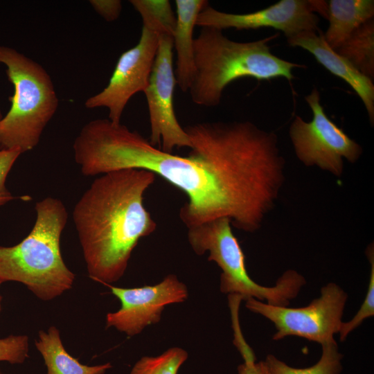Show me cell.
I'll return each instance as SVG.
<instances>
[{
	"label": "cell",
	"instance_id": "8992f818",
	"mask_svg": "<svg viewBox=\"0 0 374 374\" xmlns=\"http://www.w3.org/2000/svg\"><path fill=\"white\" fill-rule=\"evenodd\" d=\"M347 298L343 289L330 283L321 287L319 297L305 307L274 306L254 299L247 300L245 305L274 324L272 339L297 336L323 346L337 343L334 335L339 333L343 322Z\"/></svg>",
	"mask_w": 374,
	"mask_h": 374
},
{
	"label": "cell",
	"instance_id": "603a6c76",
	"mask_svg": "<svg viewBox=\"0 0 374 374\" xmlns=\"http://www.w3.org/2000/svg\"><path fill=\"white\" fill-rule=\"evenodd\" d=\"M94 10L107 21L116 20L122 10V2L119 0H90Z\"/></svg>",
	"mask_w": 374,
	"mask_h": 374
},
{
	"label": "cell",
	"instance_id": "7402d4cb",
	"mask_svg": "<svg viewBox=\"0 0 374 374\" xmlns=\"http://www.w3.org/2000/svg\"><path fill=\"white\" fill-rule=\"evenodd\" d=\"M21 154L18 149L0 150V206L4 205L15 198L8 190L6 181L14 163Z\"/></svg>",
	"mask_w": 374,
	"mask_h": 374
},
{
	"label": "cell",
	"instance_id": "e0dca14e",
	"mask_svg": "<svg viewBox=\"0 0 374 374\" xmlns=\"http://www.w3.org/2000/svg\"><path fill=\"white\" fill-rule=\"evenodd\" d=\"M319 361L303 368L292 367L273 355H267L263 361L268 374H340L343 355L339 352L337 343L323 345Z\"/></svg>",
	"mask_w": 374,
	"mask_h": 374
},
{
	"label": "cell",
	"instance_id": "30bf717a",
	"mask_svg": "<svg viewBox=\"0 0 374 374\" xmlns=\"http://www.w3.org/2000/svg\"><path fill=\"white\" fill-rule=\"evenodd\" d=\"M121 302V308L106 316V327H113L129 337L160 321L165 307L184 302L188 296L186 285L176 275L169 274L154 285L124 288L105 285Z\"/></svg>",
	"mask_w": 374,
	"mask_h": 374
},
{
	"label": "cell",
	"instance_id": "7a4b0ae2",
	"mask_svg": "<svg viewBox=\"0 0 374 374\" xmlns=\"http://www.w3.org/2000/svg\"><path fill=\"white\" fill-rule=\"evenodd\" d=\"M277 35L257 41L239 42L222 30L202 27L194 39L195 74L188 90L194 103L218 105L225 87L241 78L260 80L276 78L293 79L292 69L303 66L274 55L268 45Z\"/></svg>",
	"mask_w": 374,
	"mask_h": 374
},
{
	"label": "cell",
	"instance_id": "d6986e66",
	"mask_svg": "<svg viewBox=\"0 0 374 374\" xmlns=\"http://www.w3.org/2000/svg\"><path fill=\"white\" fill-rule=\"evenodd\" d=\"M188 357L184 349L170 348L159 355L141 357L134 364L130 374H177Z\"/></svg>",
	"mask_w": 374,
	"mask_h": 374
},
{
	"label": "cell",
	"instance_id": "ba28073f",
	"mask_svg": "<svg viewBox=\"0 0 374 374\" xmlns=\"http://www.w3.org/2000/svg\"><path fill=\"white\" fill-rule=\"evenodd\" d=\"M173 37L159 35L158 48L145 95L150 123V143H162L161 150L172 153L175 148H190L184 128L179 123L174 110L173 93L176 80L173 69Z\"/></svg>",
	"mask_w": 374,
	"mask_h": 374
},
{
	"label": "cell",
	"instance_id": "ac0fdd59",
	"mask_svg": "<svg viewBox=\"0 0 374 374\" xmlns=\"http://www.w3.org/2000/svg\"><path fill=\"white\" fill-rule=\"evenodd\" d=\"M130 3L139 13L143 26L156 32L158 35L173 37L176 15L168 0H130Z\"/></svg>",
	"mask_w": 374,
	"mask_h": 374
},
{
	"label": "cell",
	"instance_id": "5bb4252c",
	"mask_svg": "<svg viewBox=\"0 0 374 374\" xmlns=\"http://www.w3.org/2000/svg\"><path fill=\"white\" fill-rule=\"evenodd\" d=\"M373 0H330L328 1L329 26L323 35L335 51L362 24L373 19Z\"/></svg>",
	"mask_w": 374,
	"mask_h": 374
},
{
	"label": "cell",
	"instance_id": "44dd1931",
	"mask_svg": "<svg viewBox=\"0 0 374 374\" xmlns=\"http://www.w3.org/2000/svg\"><path fill=\"white\" fill-rule=\"evenodd\" d=\"M28 337L9 335L0 339V362L11 364H23L28 357Z\"/></svg>",
	"mask_w": 374,
	"mask_h": 374
},
{
	"label": "cell",
	"instance_id": "5b68a950",
	"mask_svg": "<svg viewBox=\"0 0 374 374\" xmlns=\"http://www.w3.org/2000/svg\"><path fill=\"white\" fill-rule=\"evenodd\" d=\"M188 242L199 256L209 253L222 270L220 291L241 299L266 301L274 306L288 307L305 284V278L294 270L286 271L273 287L262 286L247 273L242 249L231 230V220L217 218L188 229Z\"/></svg>",
	"mask_w": 374,
	"mask_h": 374
},
{
	"label": "cell",
	"instance_id": "ffe728a7",
	"mask_svg": "<svg viewBox=\"0 0 374 374\" xmlns=\"http://www.w3.org/2000/svg\"><path fill=\"white\" fill-rule=\"evenodd\" d=\"M366 253L371 263V274L367 293L360 308L353 318L349 321L342 322L339 332L341 341H344L347 336L359 326L366 319L374 315V252L373 244L367 247Z\"/></svg>",
	"mask_w": 374,
	"mask_h": 374
},
{
	"label": "cell",
	"instance_id": "6da1fadb",
	"mask_svg": "<svg viewBox=\"0 0 374 374\" xmlns=\"http://www.w3.org/2000/svg\"><path fill=\"white\" fill-rule=\"evenodd\" d=\"M156 175L123 169L99 175L75 204L73 220L89 276L103 285L124 275L139 241L157 229L143 204Z\"/></svg>",
	"mask_w": 374,
	"mask_h": 374
},
{
	"label": "cell",
	"instance_id": "2e32d148",
	"mask_svg": "<svg viewBox=\"0 0 374 374\" xmlns=\"http://www.w3.org/2000/svg\"><path fill=\"white\" fill-rule=\"evenodd\" d=\"M360 73L374 78V20L369 19L357 28L336 50Z\"/></svg>",
	"mask_w": 374,
	"mask_h": 374
},
{
	"label": "cell",
	"instance_id": "7c38bea8",
	"mask_svg": "<svg viewBox=\"0 0 374 374\" xmlns=\"http://www.w3.org/2000/svg\"><path fill=\"white\" fill-rule=\"evenodd\" d=\"M291 46L301 47L332 74L346 82L357 93L366 109L371 125L374 122V84L373 80L360 73L348 60L333 50L323 34L316 31L301 32L287 39Z\"/></svg>",
	"mask_w": 374,
	"mask_h": 374
},
{
	"label": "cell",
	"instance_id": "3957f363",
	"mask_svg": "<svg viewBox=\"0 0 374 374\" xmlns=\"http://www.w3.org/2000/svg\"><path fill=\"white\" fill-rule=\"evenodd\" d=\"M35 208L29 234L14 246H0V280L21 283L39 299L51 301L70 290L75 278L60 251L68 213L63 202L52 197L37 202Z\"/></svg>",
	"mask_w": 374,
	"mask_h": 374
},
{
	"label": "cell",
	"instance_id": "484cf974",
	"mask_svg": "<svg viewBox=\"0 0 374 374\" xmlns=\"http://www.w3.org/2000/svg\"><path fill=\"white\" fill-rule=\"evenodd\" d=\"M2 118H3V116H2L1 112V110H0V121H1V120L2 119Z\"/></svg>",
	"mask_w": 374,
	"mask_h": 374
},
{
	"label": "cell",
	"instance_id": "4fadbf2b",
	"mask_svg": "<svg viewBox=\"0 0 374 374\" xmlns=\"http://www.w3.org/2000/svg\"><path fill=\"white\" fill-rule=\"evenodd\" d=\"M208 4L205 0H176V26L173 47L177 54L175 76L183 92L189 90L195 74L193 30L201 10Z\"/></svg>",
	"mask_w": 374,
	"mask_h": 374
},
{
	"label": "cell",
	"instance_id": "52a82bcc",
	"mask_svg": "<svg viewBox=\"0 0 374 374\" xmlns=\"http://www.w3.org/2000/svg\"><path fill=\"white\" fill-rule=\"evenodd\" d=\"M305 100L313 118L310 122H305L296 116L290 125L289 133L296 154L305 166H317L340 176L344 169L343 158L355 163L362 149L328 117L317 88Z\"/></svg>",
	"mask_w": 374,
	"mask_h": 374
},
{
	"label": "cell",
	"instance_id": "277c9868",
	"mask_svg": "<svg viewBox=\"0 0 374 374\" xmlns=\"http://www.w3.org/2000/svg\"><path fill=\"white\" fill-rule=\"evenodd\" d=\"M0 64L6 66L14 87L11 106L0 121V150H33L56 112L59 99L45 69L17 50L0 46Z\"/></svg>",
	"mask_w": 374,
	"mask_h": 374
},
{
	"label": "cell",
	"instance_id": "d4e9b609",
	"mask_svg": "<svg viewBox=\"0 0 374 374\" xmlns=\"http://www.w3.org/2000/svg\"><path fill=\"white\" fill-rule=\"evenodd\" d=\"M2 282L0 280V287H1V285ZM1 301H2V296L0 293V312L1 310Z\"/></svg>",
	"mask_w": 374,
	"mask_h": 374
},
{
	"label": "cell",
	"instance_id": "4316f807",
	"mask_svg": "<svg viewBox=\"0 0 374 374\" xmlns=\"http://www.w3.org/2000/svg\"><path fill=\"white\" fill-rule=\"evenodd\" d=\"M0 374H2L1 372V370H0Z\"/></svg>",
	"mask_w": 374,
	"mask_h": 374
},
{
	"label": "cell",
	"instance_id": "cb8c5ba5",
	"mask_svg": "<svg viewBox=\"0 0 374 374\" xmlns=\"http://www.w3.org/2000/svg\"><path fill=\"white\" fill-rule=\"evenodd\" d=\"M238 374H268L263 361L244 362L238 366Z\"/></svg>",
	"mask_w": 374,
	"mask_h": 374
},
{
	"label": "cell",
	"instance_id": "9c48e42d",
	"mask_svg": "<svg viewBox=\"0 0 374 374\" xmlns=\"http://www.w3.org/2000/svg\"><path fill=\"white\" fill-rule=\"evenodd\" d=\"M159 35L143 26L138 44L123 52L118 60L108 84L99 93L87 98L88 109L105 107L108 119L121 123L129 100L146 89L158 48Z\"/></svg>",
	"mask_w": 374,
	"mask_h": 374
},
{
	"label": "cell",
	"instance_id": "9a60e30c",
	"mask_svg": "<svg viewBox=\"0 0 374 374\" xmlns=\"http://www.w3.org/2000/svg\"><path fill=\"white\" fill-rule=\"evenodd\" d=\"M35 345L44 359L47 374H105L112 367L111 363L88 366L72 357L64 347L59 330L51 326L38 332Z\"/></svg>",
	"mask_w": 374,
	"mask_h": 374
},
{
	"label": "cell",
	"instance_id": "8fae6325",
	"mask_svg": "<svg viewBox=\"0 0 374 374\" xmlns=\"http://www.w3.org/2000/svg\"><path fill=\"white\" fill-rule=\"evenodd\" d=\"M319 21L310 1L280 0L267 8L244 14L219 11L208 4L199 13L196 26L222 30L229 28H272L282 31L288 39L301 32L317 31Z\"/></svg>",
	"mask_w": 374,
	"mask_h": 374
}]
</instances>
